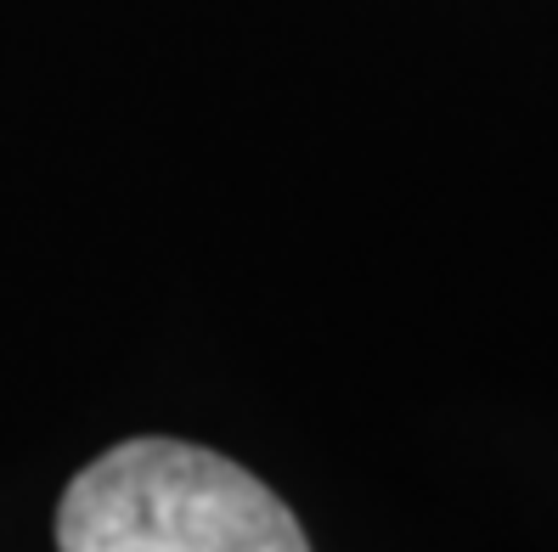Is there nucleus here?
I'll list each match as a JSON object with an SVG mask.
<instances>
[{"instance_id": "nucleus-1", "label": "nucleus", "mask_w": 558, "mask_h": 552, "mask_svg": "<svg viewBox=\"0 0 558 552\" xmlns=\"http://www.w3.org/2000/svg\"><path fill=\"white\" fill-rule=\"evenodd\" d=\"M62 552H311L293 507L232 457L124 440L62 491Z\"/></svg>"}]
</instances>
